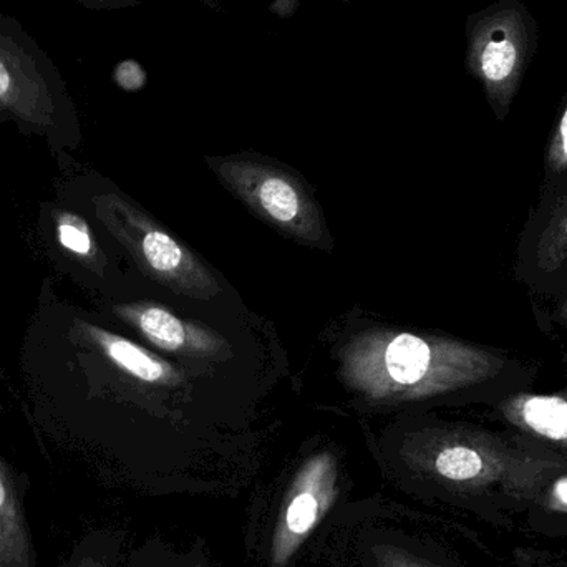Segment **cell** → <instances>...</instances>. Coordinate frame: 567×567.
Returning a JSON list of instances; mask_svg holds the SVG:
<instances>
[{
  "label": "cell",
  "instance_id": "obj_1",
  "mask_svg": "<svg viewBox=\"0 0 567 567\" xmlns=\"http://www.w3.org/2000/svg\"><path fill=\"white\" fill-rule=\"evenodd\" d=\"M347 383L375 402L420 399L468 377V357L458 347L409 332L372 330L342 352Z\"/></svg>",
  "mask_w": 567,
  "mask_h": 567
},
{
  "label": "cell",
  "instance_id": "obj_6",
  "mask_svg": "<svg viewBox=\"0 0 567 567\" xmlns=\"http://www.w3.org/2000/svg\"><path fill=\"white\" fill-rule=\"evenodd\" d=\"M133 322L159 349L193 357L218 360L231 353V347L219 333L195 322H186L159 306H138L128 309Z\"/></svg>",
  "mask_w": 567,
  "mask_h": 567
},
{
  "label": "cell",
  "instance_id": "obj_5",
  "mask_svg": "<svg viewBox=\"0 0 567 567\" xmlns=\"http://www.w3.org/2000/svg\"><path fill=\"white\" fill-rule=\"evenodd\" d=\"M128 221L140 261L163 286L192 299H213L221 293V286L212 271L165 229L146 216L132 215Z\"/></svg>",
  "mask_w": 567,
  "mask_h": 567
},
{
  "label": "cell",
  "instance_id": "obj_17",
  "mask_svg": "<svg viewBox=\"0 0 567 567\" xmlns=\"http://www.w3.org/2000/svg\"><path fill=\"white\" fill-rule=\"evenodd\" d=\"M561 142H563V150H565V155L567 156V110H566L565 116H563V122H561Z\"/></svg>",
  "mask_w": 567,
  "mask_h": 567
},
{
  "label": "cell",
  "instance_id": "obj_16",
  "mask_svg": "<svg viewBox=\"0 0 567 567\" xmlns=\"http://www.w3.org/2000/svg\"><path fill=\"white\" fill-rule=\"evenodd\" d=\"M555 496L558 499L559 505L566 506L567 508V476L559 480L555 486Z\"/></svg>",
  "mask_w": 567,
  "mask_h": 567
},
{
  "label": "cell",
  "instance_id": "obj_13",
  "mask_svg": "<svg viewBox=\"0 0 567 567\" xmlns=\"http://www.w3.org/2000/svg\"><path fill=\"white\" fill-rule=\"evenodd\" d=\"M59 238L62 243L63 248L69 251L76 252V255H90L92 252V239H90L89 233L85 229L79 228L73 225H60Z\"/></svg>",
  "mask_w": 567,
  "mask_h": 567
},
{
  "label": "cell",
  "instance_id": "obj_11",
  "mask_svg": "<svg viewBox=\"0 0 567 567\" xmlns=\"http://www.w3.org/2000/svg\"><path fill=\"white\" fill-rule=\"evenodd\" d=\"M113 558L109 545L100 542L95 536L80 542L70 553L63 567H112Z\"/></svg>",
  "mask_w": 567,
  "mask_h": 567
},
{
  "label": "cell",
  "instance_id": "obj_2",
  "mask_svg": "<svg viewBox=\"0 0 567 567\" xmlns=\"http://www.w3.org/2000/svg\"><path fill=\"white\" fill-rule=\"evenodd\" d=\"M209 163L223 185L279 233L306 245H326L322 216L297 176L248 158L209 159Z\"/></svg>",
  "mask_w": 567,
  "mask_h": 567
},
{
  "label": "cell",
  "instance_id": "obj_12",
  "mask_svg": "<svg viewBox=\"0 0 567 567\" xmlns=\"http://www.w3.org/2000/svg\"><path fill=\"white\" fill-rule=\"evenodd\" d=\"M115 76L116 85L120 89L126 90V92H136V90L142 89L146 82L145 72H143L140 63H136L135 60H125V62H120L118 65L115 66Z\"/></svg>",
  "mask_w": 567,
  "mask_h": 567
},
{
  "label": "cell",
  "instance_id": "obj_3",
  "mask_svg": "<svg viewBox=\"0 0 567 567\" xmlns=\"http://www.w3.org/2000/svg\"><path fill=\"white\" fill-rule=\"evenodd\" d=\"M60 70L12 17L0 12V106L33 113L63 99Z\"/></svg>",
  "mask_w": 567,
  "mask_h": 567
},
{
  "label": "cell",
  "instance_id": "obj_8",
  "mask_svg": "<svg viewBox=\"0 0 567 567\" xmlns=\"http://www.w3.org/2000/svg\"><path fill=\"white\" fill-rule=\"evenodd\" d=\"M526 426L549 440H567V402L558 396H528L519 406Z\"/></svg>",
  "mask_w": 567,
  "mask_h": 567
},
{
  "label": "cell",
  "instance_id": "obj_14",
  "mask_svg": "<svg viewBox=\"0 0 567 567\" xmlns=\"http://www.w3.org/2000/svg\"><path fill=\"white\" fill-rule=\"evenodd\" d=\"M373 555H375L377 566L379 567H426L419 559L413 558L403 549L395 548V546H377L373 549Z\"/></svg>",
  "mask_w": 567,
  "mask_h": 567
},
{
  "label": "cell",
  "instance_id": "obj_10",
  "mask_svg": "<svg viewBox=\"0 0 567 567\" xmlns=\"http://www.w3.org/2000/svg\"><path fill=\"white\" fill-rule=\"evenodd\" d=\"M518 50L509 40H492L482 53V70L492 82H503L515 70Z\"/></svg>",
  "mask_w": 567,
  "mask_h": 567
},
{
  "label": "cell",
  "instance_id": "obj_4",
  "mask_svg": "<svg viewBox=\"0 0 567 567\" xmlns=\"http://www.w3.org/2000/svg\"><path fill=\"white\" fill-rule=\"evenodd\" d=\"M337 463L319 453L303 463L290 483L271 545L272 567H286L322 522L337 498Z\"/></svg>",
  "mask_w": 567,
  "mask_h": 567
},
{
  "label": "cell",
  "instance_id": "obj_15",
  "mask_svg": "<svg viewBox=\"0 0 567 567\" xmlns=\"http://www.w3.org/2000/svg\"><path fill=\"white\" fill-rule=\"evenodd\" d=\"M80 2L85 3L86 7H93V9H125L138 0H80Z\"/></svg>",
  "mask_w": 567,
  "mask_h": 567
},
{
  "label": "cell",
  "instance_id": "obj_18",
  "mask_svg": "<svg viewBox=\"0 0 567 567\" xmlns=\"http://www.w3.org/2000/svg\"><path fill=\"white\" fill-rule=\"evenodd\" d=\"M196 567H203V566H196Z\"/></svg>",
  "mask_w": 567,
  "mask_h": 567
},
{
  "label": "cell",
  "instance_id": "obj_9",
  "mask_svg": "<svg viewBox=\"0 0 567 567\" xmlns=\"http://www.w3.org/2000/svg\"><path fill=\"white\" fill-rule=\"evenodd\" d=\"M432 468L436 475L449 482H472L485 472V460L470 446L449 445L435 453Z\"/></svg>",
  "mask_w": 567,
  "mask_h": 567
},
{
  "label": "cell",
  "instance_id": "obj_7",
  "mask_svg": "<svg viewBox=\"0 0 567 567\" xmlns=\"http://www.w3.org/2000/svg\"><path fill=\"white\" fill-rule=\"evenodd\" d=\"M100 340H102L103 349L109 353L110 359L136 379L148 383H159V385L173 386L182 383L183 375L175 367L163 362L162 359L146 352L130 340L103 332H100Z\"/></svg>",
  "mask_w": 567,
  "mask_h": 567
}]
</instances>
